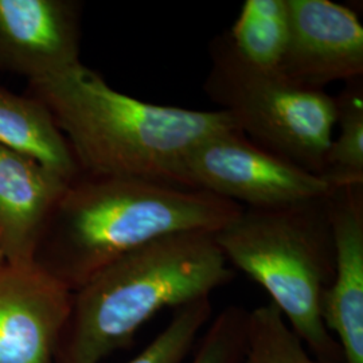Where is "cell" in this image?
<instances>
[{"label": "cell", "instance_id": "cell-14", "mask_svg": "<svg viewBox=\"0 0 363 363\" xmlns=\"http://www.w3.org/2000/svg\"><path fill=\"white\" fill-rule=\"evenodd\" d=\"M337 139L325 156L322 178L331 189L363 186V82H346L335 97Z\"/></svg>", "mask_w": 363, "mask_h": 363}, {"label": "cell", "instance_id": "cell-18", "mask_svg": "<svg viewBox=\"0 0 363 363\" xmlns=\"http://www.w3.org/2000/svg\"><path fill=\"white\" fill-rule=\"evenodd\" d=\"M4 264V259H3V256H1V253H0V265H3Z\"/></svg>", "mask_w": 363, "mask_h": 363}, {"label": "cell", "instance_id": "cell-4", "mask_svg": "<svg viewBox=\"0 0 363 363\" xmlns=\"http://www.w3.org/2000/svg\"><path fill=\"white\" fill-rule=\"evenodd\" d=\"M214 237L229 265L269 294L316 359L345 363L322 316L335 269L327 198L288 208H244Z\"/></svg>", "mask_w": 363, "mask_h": 363}, {"label": "cell", "instance_id": "cell-3", "mask_svg": "<svg viewBox=\"0 0 363 363\" xmlns=\"http://www.w3.org/2000/svg\"><path fill=\"white\" fill-rule=\"evenodd\" d=\"M233 276L210 232L171 234L139 247L73 292L54 363H103L156 313L210 298Z\"/></svg>", "mask_w": 363, "mask_h": 363}, {"label": "cell", "instance_id": "cell-8", "mask_svg": "<svg viewBox=\"0 0 363 363\" xmlns=\"http://www.w3.org/2000/svg\"><path fill=\"white\" fill-rule=\"evenodd\" d=\"M82 4L0 0V72L35 81L77 65Z\"/></svg>", "mask_w": 363, "mask_h": 363}, {"label": "cell", "instance_id": "cell-7", "mask_svg": "<svg viewBox=\"0 0 363 363\" xmlns=\"http://www.w3.org/2000/svg\"><path fill=\"white\" fill-rule=\"evenodd\" d=\"M291 35L280 73L315 89L363 76V27L357 13L330 0H288Z\"/></svg>", "mask_w": 363, "mask_h": 363}, {"label": "cell", "instance_id": "cell-5", "mask_svg": "<svg viewBox=\"0 0 363 363\" xmlns=\"http://www.w3.org/2000/svg\"><path fill=\"white\" fill-rule=\"evenodd\" d=\"M210 57L205 91L233 117L240 132L320 177L335 128V97L296 84L280 72L247 65L226 34L211 42Z\"/></svg>", "mask_w": 363, "mask_h": 363}, {"label": "cell", "instance_id": "cell-17", "mask_svg": "<svg viewBox=\"0 0 363 363\" xmlns=\"http://www.w3.org/2000/svg\"><path fill=\"white\" fill-rule=\"evenodd\" d=\"M247 311L229 306L218 313L195 346L191 363H242Z\"/></svg>", "mask_w": 363, "mask_h": 363}, {"label": "cell", "instance_id": "cell-11", "mask_svg": "<svg viewBox=\"0 0 363 363\" xmlns=\"http://www.w3.org/2000/svg\"><path fill=\"white\" fill-rule=\"evenodd\" d=\"M67 182L0 144V253L6 264L33 265L40 233Z\"/></svg>", "mask_w": 363, "mask_h": 363}, {"label": "cell", "instance_id": "cell-12", "mask_svg": "<svg viewBox=\"0 0 363 363\" xmlns=\"http://www.w3.org/2000/svg\"><path fill=\"white\" fill-rule=\"evenodd\" d=\"M0 144L37 159L66 181L78 172L77 163L50 111L26 93L0 85Z\"/></svg>", "mask_w": 363, "mask_h": 363}, {"label": "cell", "instance_id": "cell-16", "mask_svg": "<svg viewBox=\"0 0 363 363\" xmlns=\"http://www.w3.org/2000/svg\"><path fill=\"white\" fill-rule=\"evenodd\" d=\"M213 312L210 298L177 308L172 318L147 347L127 363H183L194 350L198 335L206 327Z\"/></svg>", "mask_w": 363, "mask_h": 363}, {"label": "cell", "instance_id": "cell-15", "mask_svg": "<svg viewBox=\"0 0 363 363\" xmlns=\"http://www.w3.org/2000/svg\"><path fill=\"white\" fill-rule=\"evenodd\" d=\"M242 363H323L316 359L269 303L247 311Z\"/></svg>", "mask_w": 363, "mask_h": 363}, {"label": "cell", "instance_id": "cell-2", "mask_svg": "<svg viewBox=\"0 0 363 363\" xmlns=\"http://www.w3.org/2000/svg\"><path fill=\"white\" fill-rule=\"evenodd\" d=\"M64 133L81 172L175 184L195 145L240 130L225 111H193L138 100L113 89L81 62L50 77L27 81ZM177 186V184H175Z\"/></svg>", "mask_w": 363, "mask_h": 363}, {"label": "cell", "instance_id": "cell-9", "mask_svg": "<svg viewBox=\"0 0 363 363\" xmlns=\"http://www.w3.org/2000/svg\"><path fill=\"white\" fill-rule=\"evenodd\" d=\"M72 295L35 265H0V363H54Z\"/></svg>", "mask_w": 363, "mask_h": 363}, {"label": "cell", "instance_id": "cell-6", "mask_svg": "<svg viewBox=\"0 0 363 363\" xmlns=\"http://www.w3.org/2000/svg\"><path fill=\"white\" fill-rule=\"evenodd\" d=\"M175 184L244 208H279L325 199L333 189L298 164L259 147L240 130L214 135L182 159Z\"/></svg>", "mask_w": 363, "mask_h": 363}, {"label": "cell", "instance_id": "cell-10", "mask_svg": "<svg viewBox=\"0 0 363 363\" xmlns=\"http://www.w3.org/2000/svg\"><path fill=\"white\" fill-rule=\"evenodd\" d=\"M327 210L335 269L322 316L345 363H363V186L334 189Z\"/></svg>", "mask_w": 363, "mask_h": 363}, {"label": "cell", "instance_id": "cell-13", "mask_svg": "<svg viewBox=\"0 0 363 363\" xmlns=\"http://www.w3.org/2000/svg\"><path fill=\"white\" fill-rule=\"evenodd\" d=\"M226 35L247 65L280 72L291 35L288 0H247Z\"/></svg>", "mask_w": 363, "mask_h": 363}, {"label": "cell", "instance_id": "cell-1", "mask_svg": "<svg viewBox=\"0 0 363 363\" xmlns=\"http://www.w3.org/2000/svg\"><path fill=\"white\" fill-rule=\"evenodd\" d=\"M242 210L166 182L79 171L46 220L33 265L74 292L139 247L171 234L216 233Z\"/></svg>", "mask_w": 363, "mask_h": 363}]
</instances>
